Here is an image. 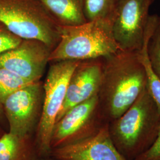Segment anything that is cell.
Instances as JSON below:
<instances>
[{"label":"cell","instance_id":"20","mask_svg":"<svg viewBox=\"0 0 160 160\" xmlns=\"http://www.w3.org/2000/svg\"><path fill=\"white\" fill-rule=\"evenodd\" d=\"M3 114H4V110H3L2 104L1 103H0V119L2 118Z\"/></svg>","mask_w":160,"mask_h":160},{"label":"cell","instance_id":"19","mask_svg":"<svg viewBox=\"0 0 160 160\" xmlns=\"http://www.w3.org/2000/svg\"><path fill=\"white\" fill-rule=\"evenodd\" d=\"M135 160H160V129L153 145Z\"/></svg>","mask_w":160,"mask_h":160},{"label":"cell","instance_id":"6","mask_svg":"<svg viewBox=\"0 0 160 160\" xmlns=\"http://www.w3.org/2000/svg\"><path fill=\"white\" fill-rule=\"evenodd\" d=\"M108 123L100 111L97 95L67 111L53 127L50 148H58L92 137Z\"/></svg>","mask_w":160,"mask_h":160},{"label":"cell","instance_id":"1","mask_svg":"<svg viewBox=\"0 0 160 160\" xmlns=\"http://www.w3.org/2000/svg\"><path fill=\"white\" fill-rule=\"evenodd\" d=\"M147 80L138 52L119 51L103 58V73L97 94L105 120L120 118L147 87Z\"/></svg>","mask_w":160,"mask_h":160},{"label":"cell","instance_id":"8","mask_svg":"<svg viewBox=\"0 0 160 160\" xmlns=\"http://www.w3.org/2000/svg\"><path fill=\"white\" fill-rule=\"evenodd\" d=\"M154 0H120L113 23L114 39L120 50L139 52L143 46L149 10Z\"/></svg>","mask_w":160,"mask_h":160},{"label":"cell","instance_id":"3","mask_svg":"<svg viewBox=\"0 0 160 160\" xmlns=\"http://www.w3.org/2000/svg\"><path fill=\"white\" fill-rule=\"evenodd\" d=\"M113 23L97 20L59 26L60 39L49 56V63L66 60L102 58L121 51L114 39Z\"/></svg>","mask_w":160,"mask_h":160},{"label":"cell","instance_id":"22","mask_svg":"<svg viewBox=\"0 0 160 160\" xmlns=\"http://www.w3.org/2000/svg\"><path fill=\"white\" fill-rule=\"evenodd\" d=\"M3 133H4L1 131V129H0V137L3 135Z\"/></svg>","mask_w":160,"mask_h":160},{"label":"cell","instance_id":"4","mask_svg":"<svg viewBox=\"0 0 160 160\" xmlns=\"http://www.w3.org/2000/svg\"><path fill=\"white\" fill-rule=\"evenodd\" d=\"M0 22L22 39L42 41L52 50L59 41V26L39 0H0Z\"/></svg>","mask_w":160,"mask_h":160},{"label":"cell","instance_id":"7","mask_svg":"<svg viewBox=\"0 0 160 160\" xmlns=\"http://www.w3.org/2000/svg\"><path fill=\"white\" fill-rule=\"evenodd\" d=\"M44 98L43 82L30 83L13 92L2 104L9 132L20 137H33L40 121Z\"/></svg>","mask_w":160,"mask_h":160},{"label":"cell","instance_id":"15","mask_svg":"<svg viewBox=\"0 0 160 160\" xmlns=\"http://www.w3.org/2000/svg\"><path fill=\"white\" fill-rule=\"evenodd\" d=\"M120 0H84V13L87 22L97 20L113 23Z\"/></svg>","mask_w":160,"mask_h":160},{"label":"cell","instance_id":"5","mask_svg":"<svg viewBox=\"0 0 160 160\" xmlns=\"http://www.w3.org/2000/svg\"><path fill=\"white\" fill-rule=\"evenodd\" d=\"M80 61L66 60L51 62L43 82L42 112L36 129L34 142L38 156L49 157L52 131L63 104L70 77Z\"/></svg>","mask_w":160,"mask_h":160},{"label":"cell","instance_id":"12","mask_svg":"<svg viewBox=\"0 0 160 160\" xmlns=\"http://www.w3.org/2000/svg\"><path fill=\"white\" fill-rule=\"evenodd\" d=\"M39 1L59 26H77L87 22L84 13V0Z\"/></svg>","mask_w":160,"mask_h":160},{"label":"cell","instance_id":"16","mask_svg":"<svg viewBox=\"0 0 160 160\" xmlns=\"http://www.w3.org/2000/svg\"><path fill=\"white\" fill-rule=\"evenodd\" d=\"M30 83L11 71L0 67V103L2 104L10 95Z\"/></svg>","mask_w":160,"mask_h":160},{"label":"cell","instance_id":"2","mask_svg":"<svg viewBox=\"0 0 160 160\" xmlns=\"http://www.w3.org/2000/svg\"><path fill=\"white\" fill-rule=\"evenodd\" d=\"M160 129V112L147 87L120 118L109 123L112 141L126 160H135L147 151Z\"/></svg>","mask_w":160,"mask_h":160},{"label":"cell","instance_id":"21","mask_svg":"<svg viewBox=\"0 0 160 160\" xmlns=\"http://www.w3.org/2000/svg\"><path fill=\"white\" fill-rule=\"evenodd\" d=\"M38 160H57V159H55V158H52L51 157V158H42L41 159H39Z\"/></svg>","mask_w":160,"mask_h":160},{"label":"cell","instance_id":"14","mask_svg":"<svg viewBox=\"0 0 160 160\" xmlns=\"http://www.w3.org/2000/svg\"><path fill=\"white\" fill-rule=\"evenodd\" d=\"M157 16V14H154L149 16V17L143 46L141 51L138 52V55L141 62L143 64L147 75V88L155 103H156L160 113V80L155 74L151 66L147 53L148 41L154 28Z\"/></svg>","mask_w":160,"mask_h":160},{"label":"cell","instance_id":"11","mask_svg":"<svg viewBox=\"0 0 160 160\" xmlns=\"http://www.w3.org/2000/svg\"><path fill=\"white\" fill-rule=\"evenodd\" d=\"M49 157L60 160H126L112 141L109 123L92 137L78 143L52 149Z\"/></svg>","mask_w":160,"mask_h":160},{"label":"cell","instance_id":"13","mask_svg":"<svg viewBox=\"0 0 160 160\" xmlns=\"http://www.w3.org/2000/svg\"><path fill=\"white\" fill-rule=\"evenodd\" d=\"M33 137H20L10 132L0 137V160H38Z\"/></svg>","mask_w":160,"mask_h":160},{"label":"cell","instance_id":"18","mask_svg":"<svg viewBox=\"0 0 160 160\" xmlns=\"http://www.w3.org/2000/svg\"><path fill=\"white\" fill-rule=\"evenodd\" d=\"M22 40L0 22V54L16 48Z\"/></svg>","mask_w":160,"mask_h":160},{"label":"cell","instance_id":"17","mask_svg":"<svg viewBox=\"0 0 160 160\" xmlns=\"http://www.w3.org/2000/svg\"><path fill=\"white\" fill-rule=\"evenodd\" d=\"M147 53L151 66L160 80V16H158L148 41Z\"/></svg>","mask_w":160,"mask_h":160},{"label":"cell","instance_id":"10","mask_svg":"<svg viewBox=\"0 0 160 160\" xmlns=\"http://www.w3.org/2000/svg\"><path fill=\"white\" fill-rule=\"evenodd\" d=\"M103 67V58L80 61L70 77L65 98L55 122L72 107L97 95Z\"/></svg>","mask_w":160,"mask_h":160},{"label":"cell","instance_id":"9","mask_svg":"<svg viewBox=\"0 0 160 160\" xmlns=\"http://www.w3.org/2000/svg\"><path fill=\"white\" fill-rule=\"evenodd\" d=\"M51 51L42 41L23 39L16 48L0 54V67L34 82L40 80L44 74Z\"/></svg>","mask_w":160,"mask_h":160}]
</instances>
